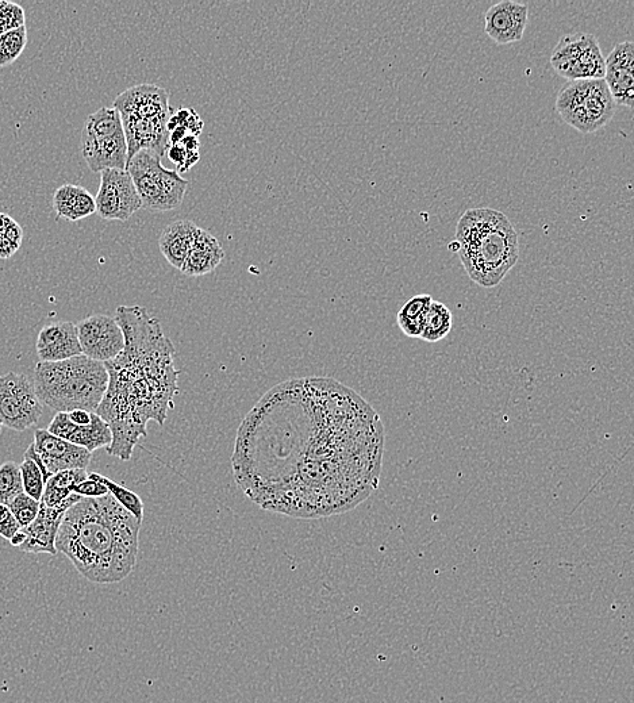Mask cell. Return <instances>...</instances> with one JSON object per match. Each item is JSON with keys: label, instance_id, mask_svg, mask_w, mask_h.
Instances as JSON below:
<instances>
[{"label": "cell", "instance_id": "6da1fadb", "mask_svg": "<svg viewBox=\"0 0 634 703\" xmlns=\"http://www.w3.org/2000/svg\"><path fill=\"white\" fill-rule=\"evenodd\" d=\"M382 420L332 378L288 379L252 407L237 430V486L267 512L303 520L355 509L378 489Z\"/></svg>", "mask_w": 634, "mask_h": 703}, {"label": "cell", "instance_id": "7a4b0ae2", "mask_svg": "<svg viewBox=\"0 0 634 703\" xmlns=\"http://www.w3.org/2000/svg\"><path fill=\"white\" fill-rule=\"evenodd\" d=\"M115 321L125 337L124 351L107 361L109 384L96 409L110 426L113 441L106 452L129 462L148 434L151 421L164 425L179 393L175 347L160 321L141 306H119Z\"/></svg>", "mask_w": 634, "mask_h": 703}, {"label": "cell", "instance_id": "3957f363", "mask_svg": "<svg viewBox=\"0 0 634 703\" xmlns=\"http://www.w3.org/2000/svg\"><path fill=\"white\" fill-rule=\"evenodd\" d=\"M141 526L111 494L83 497L64 514L57 553L67 556L92 583L122 582L136 567Z\"/></svg>", "mask_w": 634, "mask_h": 703}, {"label": "cell", "instance_id": "277c9868", "mask_svg": "<svg viewBox=\"0 0 634 703\" xmlns=\"http://www.w3.org/2000/svg\"><path fill=\"white\" fill-rule=\"evenodd\" d=\"M455 241L468 278L483 288L498 286L520 259L516 229L505 214L489 207L461 215Z\"/></svg>", "mask_w": 634, "mask_h": 703}, {"label": "cell", "instance_id": "5b68a950", "mask_svg": "<svg viewBox=\"0 0 634 703\" xmlns=\"http://www.w3.org/2000/svg\"><path fill=\"white\" fill-rule=\"evenodd\" d=\"M33 384L42 405L57 413H95L105 397L109 374L105 363L80 355L56 363L38 361Z\"/></svg>", "mask_w": 634, "mask_h": 703}, {"label": "cell", "instance_id": "8992f818", "mask_svg": "<svg viewBox=\"0 0 634 703\" xmlns=\"http://www.w3.org/2000/svg\"><path fill=\"white\" fill-rule=\"evenodd\" d=\"M556 109L566 124L589 134L612 121L616 103L605 80H575L568 82L557 95Z\"/></svg>", "mask_w": 634, "mask_h": 703}, {"label": "cell", "instance_id": "52a82bcc", "mask_svg": "<svg viewBox=\"0 0 634 703\" xmlns=\"http://www.w3.org/2000/svg\"><path fill=\"white\" fill-rule=\"evenodd\" d=\"M142 207L151 211L178 209L186 197L188 180L178 171L163 167L161 157L148 151L138 152L126 164Z\"/></svg>", "mask_w": 634, "mask_h": 703}, {"label": "cell", "instance_id": "ba28073f", "mask_svg": "<svg viewBox=\"0 0 634 703\" xmlns=\"http://www.w3.org/2000/svg\"><path fill=\"white\" fill-rule=\"evenodd\" d=\"M551 65L557 75L570 82L603 79L605 76L601 46L589 33L566 34L553 49Z\"/></svg>", "mask_w": 634, "mask_h": 703}, {"label": "cell", "instance_id": "9c48e42d", "mask_svg": "<svg viewBox=\"0 0 634 703\" xmlns=\"http://www.w3.org/2000/svg\"><path fill=\"white\" fill-rule=\"evenodd\" d=\"M42 416V402L28 376L9 372L0 376V421L15 432H25Z\"/></svg>", "mask_w": 634, "mask_h": 703}, {"label": "cell", "instance_id": "30bf717a", "mask_svg": "<svg viewBox=\"0 0 634 703\" xmlns=\"http://www.w3.org/2000/svg\"><path fill=\"white\" fill-rule=\"evenodd\" d=\"M96 213L106 221H128L142 202L129 172L106 169L101 172V186L95 198Z\"/></svg>", "mask_w": 634, "mask_h": 703}, {"label": "cell", "instance_id": "8fae6325", "mask_svg": "<svg viewBox=\"0 0 634 703\" xmlns=\"http://www.w3.org/2000/svg\"><path fill=\"white\" fill-rule=\"evenodd\" d=\"M76 329L80 348L88 359L107 363L124 351V333L115 318L109 315H90L76 324Z\"/></svg>", "mask_w": 634, "mask_h": 703}, {"label": "cell", "instance_id": "7c38bea8", "mask_svg": "<svg viewBox=\"0 0 634 703\" xmlns=\"http://www.w3.org/2000/svg\"><path fill=\"white\" fill-rule=\"evenodd\" d=\"M33 448L51 476L67 470H87L92 459V453L87 449L53 436L46 429L34 432Z\"/></svg>", "mask_w": 634, "mask_h": 703}, {"label": "cell", "instance_id": "4fadbf2b", "mask_svg": "<svg viewBox=\"0 0 634 703\" xmlns=\"http://www.w3.org/2000/svg\"><path fill=\"white\" fill-rule=\"evenodd\" d=\"M171 115L149 118L121 115L122 128H124L126 144H128V161L141 151L155 153L163 159L165 152L171 145L168 130V121Z\"/></svg>", "mask_w": 634, "mask_h": 703}, {"label": "cell", "instance_id": "5bb4252c", "mask_svg": "<svg viewBox=\"0 0 634 703\" xmlns=\"http://www.w3.org/2000/svg\"><path fill=\"white\" fill-rule=\"evenodd\" d=\"M80 495L73 493L71 497L57 507H48L41 503L40 512H38L36 520L26 528H22L25 533V541L19 551L26 553H49V555H57L56 537L59 533L61 522H63L64 514L67 513L69 507L78 503Z\"/></svg>", "mask_w": 634, "mask_h": 703}, {"label": "cell", "instance_id": "9a60e30c", "mask_svg": "<svg viewBox=\"0 0 634 703\" xmlns=\"http://www.w3.org/2000/svg\"><path fill=\"white\" fill-rule=\"evenodd\" d=\"M634 45L620 42L605 60V80L616 105L632 109L634 101Z\"/></svg>", "mask_w": 634, "mask_h": 703}, {"label": "cell", "instance_id": "2e32d148", "mask_svg": "<svg viewBox=\"0 0 634 703\" xmlns=\"http://www.w3.org/2000/svg\"><path fill=\"white\" fill-rule=\"evenodd\" d=\"M528 17L529 7L524 3L503 0L487 10L484 32L498 45L521 41L528 26Z\"/></svg>", "mask_w": 634, "mask_h": 703}, {"label": "cell", "instance_id": "e0dca14e", "mask_svg": "<svg viewBox=\"0 0 634 703\" xmlns=\"http://www.w3.org/2000/svg\"><path fill=\"white\" fill-rule=\"evenodd\" d=\"M46 430L53 436L87 449L91 453L96 449H106L113 441L110 426L95 413H92L91 422L87 425L73 424L69 421L67 413H57Z\"/></svg>", "mask_w": 634, "mask_h": 703}, {"label": "cell", "instance_id": "ac0fdd59", "mask_svg": "<svg viewBox=\"0 0 634 703\" xmlns=\"http://www.w3.org/2000/svg\"><path fill=\"white\" fill-rule=\"evenodd\" d=\"M37 355L44 363H56L83 355L76 324L68 321L53 322L38 333Z\"/></svg>", "mask_w": 634, "mask_h": 703}, {"label": "cell", "instance_id": "d6986e66", "mask_svg": "<svg viewBox=\"0 0 634 703\" xmlns=\"http://www.w3.org/2000/svg\"><path fill=\"white\" fill-rule=\"evenodd\" d=\"M113 107L119 115H136L141 118L172 114L168 92L153 84H141L122 92L115 99Z\"/></svg>", "mask_w": 634, "mask_h": 703}, {"label": "cell", "instance_id": "ffe728a7", "mask_svg": "<svg viewBox=\"0 0 634 703\" xmlns=\"http://www.w3.org/2000/svg\"><path fill=\"white\" fill-rule=\"evenodd\" d=\"M82 153L92 172H102L106 169L125 171L128 163V144H126L125 133L115 134L102 141L82 142Z\"/></svg>", "mask_w": 634, "mask_h": 703}, {"label": "cell", "instance_id": "44dd1931", "mask_svg": "<svg viewBox=\"0 0 634 703\" xmlns=\"http://www.w3.org/2000/svg\"><path fill=\"white\" fill-rule=\"evenodd\" d=\"M224 257L225 252L221 242L207 230L199 228L197 236L192 242L191 251L180 271L191 278L207 275L222 263Z\"/></svg>", "mask_w": 634, "mask_h": 703}, {"label": "cell", "instance_id": "7402d4cb", "mask_svg": "<svg viewBox=\"0 0 634 703\" xmlns=\"http://www.w3.org/2000/svg\"><path fill=\"white\" fill-rule=\"evenodd\" d=\"M198 229L194 222L183 220L172 222L161 232L159 237L161 255L176 270H182Z\"/></svg>", "mask_w": 634, "mask_h": 703}, {"label": "cell", "instance_id": "603a6c76", "mask_svg": "<svg viewBox=\"0 0 634 703\" xmlns=\"http://www.w3.org/2000/svg\"><path fill=\"white\" fill-rule=\"evenodd\" d=\"M53 207L64 220L76 222L96 213L95 198L84 187L64 184L53 195Z\"/></svg>", "mask_w": 634, "mask_h": 703}, {"label": "cell", "instance_id": "cb8c5ba5", "mask_svg": "<svg viewBox=\"0 0 634 703\" xmlns=\"http://www.w3.org/2000/svg\"><path fill=\"white\" fill-rule=\"evenodd\" d=\"M87 479V470H67L52 475L45 483L41 503L48 507L60 506L71 497L73 489Z\"/></svg>", "mask_w": 634, "mask_h": 703}, {"label": "cell", "instance_id": "d4e9b609", "mask_svg": "<svg viewBox=\"0 0 634 703\" xmlns=\"http://www.w3.org/2000/svg\"><path fill=\"white\" fill-rule=\"evenodd\" d=\"M121 132H124V128L118 111L114 107H102L94 114L88 115L84 124L82 142L106 140Z\"/></svg>", "mask_w": 634, "mask_h": 703}, {"label": "cell", "instance_id": "484cf974", "mask_svg": "<svg viewBox=\"0 0 634 703\" xmlns=\"http://www.w3.org/2000/svg\"><path fill=\"white\" fill-rule=\"evenodd\" d=\"M433 298L428 294L417 295L403 305L397 314V324L403 334L410 338H420L424 318Z\"/></svg>", "mask_w": 634, "mask_h": 703}, {"label": "cell", "instance_id": "4316f807", "mask_svg": "<svg viewBox=\"0 0 634 703\" xmlns=\"http://www.w3.org/2000/svg\"><path fill=\"white\" fill-rule=\"evenodd\" d=\"M452 324L451 310L444 303L433 299L428 311H426L420 338L426 343H438V341L444 340L451 333Z\"/></svg>", "mask_w": 634, "mask_h": 703}, {"label": "cell", "instance_id": "83f0119b", "mask_svg": "<svg viewBox=\"0 0 634 703\" xmlns=\"http://www.w3.org/2000/svg\"><path fill=\"white\" fill-rule=\"evenodd\" d=\"M88 478L98 480L102 484H105L109 494L113 495L115 501L119 503L125 510H128L130 514H133L138 521L144 520V502L138 497L136 493L126 489V487L121 486V484L115 483L114 480L106 478V476L96 474V472H91L88 474Z\"/></svg>", "mask_w": 634, "mask_h": 703}, {"label": "cell", "instance_id": "f1b7e54d", "mask_svg": "<svg viewBox=\"0 0 634 703\" xmlns=\"http://www.w3.org/2000/svg\"><path fill=\"white\" fill-rule=\"evenodd\" d=\"M28 45V29L26 26L11 30L0 36V68L13 64Z\"/></svg>", "mask_w": 634, "mask_h": 703}, {"label": "cell", "instance_id": "f546056e", "mask_svg": "<svg viewBox=\"0 0 634 703\" xmlns=\"http://www.w3.org/2000/svg\"><path fill=\"white\" fill-rule=\"evenodd\" d=\"M23 493L21 470L15 462H5L0 466V505L9 506L14 498Z\"/></svg>", "mask_w": 634, "mask_h": 703}, {"label": "cell", "instance_id": "4dcf8cb0", "mask_svg": "<svg viewBox=\"0 0 634 703\" xmlns=\"http://www.w3.org/2000/svg\"><path fill=\"white\" fill-rule=\"evenodd\" d=\"M19 470H21L23 493L41 502L45 489V480L41 468L38 467L32 457L25 455V459L19 464Z\"/></svg>", "mask_w": 634, "mask_h": 703}, {"label": "cell", "instance_id": "1f68e13d", "mask_svg": "<svg viewBox=\"0 0 634 703\" xmlns=\"http://www.w3.org/2000/svg\"><path fill=\"white\" fill-rule=\"evenodd\" d=\"M41 502L29 497L28 494H19L14 501L10 502L9 509L21 528H26L36 520L38 512H40Z\"/></svg>", "mask_w": 634, "mask_h": 703}, {"label": "cell", "instance_id": "d6a6232c", "mask_svg": "<svg viewBox=\"0 0 634 703\" xmlns=\"http://www.w3.org/2000/svg\"><path fill=\"white\" fill-rule=\"evenodd\" d=\"M26 17L23 7L17 3L0 0V36L11 30L25 26Z\"/></svg>", "mask_w": 634, "mask_h": 703}, {"label": "cell", "instance_id": "836d02e7", "mask_svg": "<svg viewBox=\"0 0 634 703\" xmlns=\"http://www.w3.org/2000/svg\"><path fill=\"white\" fill-rule=\"evenodd\" d=\"M178 126H182L191 134L199 137V134L202 133L203 121L194 109H179L169 118L168 130L178 128Z\"/></svg>", "mask_w": 634, "mask_h": 703}, {"label": "cell", "instance_id": "e575fe53", "mask_svg": "<svg viewBox=\"0 0 634 703\" xmlns=\"http://www.w3.org/2000/svg\"><path fill=\"white\" fill-rule=\"evenodd\" d=\"M167 153L168 159L178 165L179 174L190 171V169L201 160L199 152H188L182 144L169 145Z\"/></svg>", "mask_w": 634, "mask_h": 703}, {"label": "cell", "instance_id": "d590c367", "mask_svg": "<svg viewBox=\"0 0 634 703\" xmlns=\"http://www.w3.org/2000/svg\"><path fill=\"white\" fill-rule=\"evenodd\" d=\"M19 530H21V525L15 520L9 506L0 505V536L10 541L11 537Z\"/></svg>", "mask_w": 634, "mask_h": 703}, {"label": "cell", "instance_id": "8d00e7d4", "mask_svg": "<svg viewBox=\"0 0 634 703\" xmlns=\"http://www.w3.org/2000/svg\"><path fill=\"white\" fill-rule=\"evenodd\" d=\"M73 493L84 498H101L109 494V490H107L105 484L98 482V480L88 478L84 480L83 483L78 484V486L73 489Z\"/></svg>", "mask_w": 634, "mask_h": 703}, {"label": "cell", "instance_id": "74e56055", "mask_svg": "<svg viewBox=\"0 0 634 703\" xmlns=\"http://www.w3.org/2000/svg\"><path fill=\"white\" fill-rule=\"evenodd\" d=\"M5 238L10 242L15 249L21 248L23 232L21 226L17 224L14 220L10 221V224L6 226Z\"/></svg>", "mask_w": 634, "mask_h": 703}, {"label": "cell", "instance_id": "f35d334b", "mask_svg": "<svg viewBox=\"0 0 634 703\" xmlns=\"http://www.w3.org/2000/svg\"><path fill=\"white\" fill-rule=\"evenodd\" d=\"M69 421L76 425H87L90 424L92 413L84 410H73L71 413H67Z\"/></svg>", "mask_w": 634, "mask_h": 703}, {"label": "cell", "instance_id": "ab89813d", "mask_svg": "<svg viewBox=\"0 0 634 703\" xmlns=\"http://www.w3.org/2000/svg\"><path fill=\"white\" fill-rule=\"evenodd\" d=\"M23 541H25V533L22 532L21 528L19 532L15 533V535L11 537L10 544L15 548H19L23 544Z\"/></svg>", "mask_w": 634, "mask_h": 703}, {"label": "cell", "instance_id": "60d3db41", "mask_svg": "<svg viewBox=\"0 0 634 703\" xmlns=\"http://www.w3.org/2000/svg\"><path fill=\"white\" fill-rule=\"evenodd\" d=\"M449 249H451V251L457 253V249H459V245H457L456 241H453V242H451V244H449Z\"/></svg>", "mask_w": 634, "mask_h": 703}, {"label": "cell", "instance_id": "b9f144b4", "mask_svg": "<svg viewBox=\"0 0 634 703\" xmlns=\"http://www.w3.org/2000/svg\"><path fill=\"white\" fill-rule=\"evenodd\" d=\"M2 429H3V425H2V421H0V434H2Z\"/></svg>", "mask_w": 634, "mask_h": 703}]
</instances>
